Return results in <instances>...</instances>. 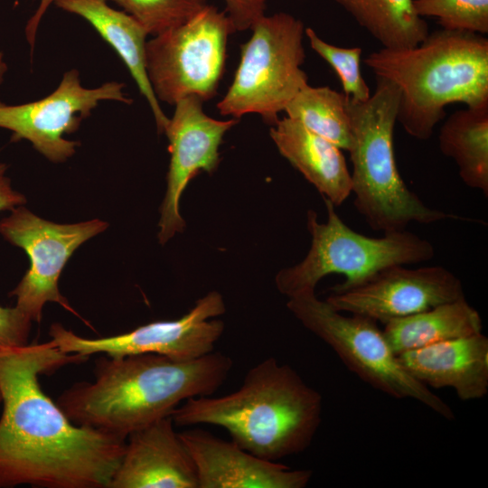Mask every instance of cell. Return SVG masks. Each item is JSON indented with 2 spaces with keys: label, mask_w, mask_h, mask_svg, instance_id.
Returning a JSON list of instances; mask_svg holds the SVG:
<instances>
[{
  "label": "cell",
  "mask_w": 488,
  "mask_h": 488,
  "mask_svg": "<svg viewBox=\"0 0 488 488\" xmlns=\"http://www.w3.org/2000/svg\"><path fill=\"white\" fill-rule=\"evenodd\" d=\"M114 2L134 17L147 34L174 28L202 10L206 0H105Z\"/></svg>",
  "instance_id": "cb8c5ba5"
},
{
  "label": "cell",
  "mask_w": 488,
  "mask_h": 488,
  "mask_svg": "<svg viewBox=\"0 0 488 488\" xmlns=\"http://www.w3.org/2000/svg\"><path fill=\"white\" fill-rule=\"evenodd\" d=\"M89 357L50 340L0 346V488H108L127 438L71 422L40 384Z\"/></svg>",
  "instance_id": "6da1fadb"
},
{
  "label": "cell",
  "mask_w": 488,
  "mask_h": 488,
  "mask_svg": "<svg viewBox=\"0 0 488 488\" xmlns=\"http://www.w3.org/2000/svg\"><path fill=\"white\" fill-rule=\"evenodd\" d=\"M364 63L399 88L397 122L419 140L431 137L446 106L488 103V39L483 34L440 29L414 47L373 52Z\"/></svg>",
  "instance_id": "277c9868"
},
{
  "label": "cell",
  "mask_w": 488,
  "mask_h": 488,
  "mask_svg": "<svg viewBox=\"0 0 488 488\" xmlns=\"http://www.w3.org/2000/svg\"><path fill=\"white\" fill-rule=\"evenodd\" d=\"M6 171L7 165L0 163V212L11 211L26 202L25 196L14 189Z\"/></svg>",
  "instance_id": "f1b7e54d"
},
{
  "label": "cell",
  "mask_w": 488,
  "mask_h": 488,
  "mask_svg": "<svg viewBox=\"0 0 488 488\" xmlns=\"http://www.w3.org/2000/svg\"><path fill=\"white\" fill-rule=\"evenodd\" d=\"M286 117L328 139L342 150L351 146L346 96L329 87L305 85L286 105Z\"/></svg>",
  "instance_id": "603a6c76"
},
{
  "label": "cell",
  "mask_w": 488,
  "mask_h": 488,
  "mask_svg": "<svg viewBox=\"0 0 488 488\" xmlns=\"http://www.w3.org/2000/svg\"><path fill=\"white\" fill-rule=\"evenodd\" d=\"M108 488H198L193 461L171 417L127 436Z\"/></svg>",
  "instance_id": "2e32d148"
},
{
  "label": "cell",
  "mask_w": 488,
  "mask_h": 488,
  "mask_svg": "<svg viewBox=\"0 0 488 488\" xmlns=\"http://www.w3.org/2000/svg\"><path fill=\"white\" fill-rule=\"evenodd\" d=\"M398 358L418 381L451 388L461 400L488 393V338L483 333L408 351Z\"/></svg>",
  "instance_id": "e0dca14e"
},
{
  "label": "cell",
  "mask_w": 488,
  "mask_h": 488,
  "mask_svg": "<svg viewBox=\"0 0 488 488\" xmlns=\"http://www.w3.org/2000/svg\"><path fill=\"white\" fill-rule=\"evenodd\" d=\"M0 220V235L10 244L24 250L30 267L9 296L15 307L32 322H41L46 303H57L80 315L61 294L60 276L73 252L88 239L105 231L107 221L93 219L78 223L46 221L23 205L9 211Z\"/></svg>",
  "instance_id": "30bf717a"
},
{
  "label": "cell",
  "mask_w": 488,
  "mask_h": 488,
  "mask_svg": "<svg viewBox=\"0 0 488 488\" xmlns=\"http://www.w3.org/2000/svg\"><path fill=\"white\" fill-rule=\"evenodd\" d=\"M482 330L479 312L464 297L389 321L384 324L382 332L393 352L399 355L482 333Z\"/></svg>",
  "instance_id": "ffe728a7"
},
{
  "label": "cell",
  "mask_w": 488,
  "mask_h": 488,
  "mask_svg": "<svg viewBox=\"0 0 488 488\" xmlns=\"http://www.w3.org/2000/svg\"><path fill=\"white\" fill-rule=\"evenodd\" d=\"M305 35L311 48L337 73L343 94L354 101L369 99L371 90L361 71V48H343L328 43L310 27L305 28Z\"/></svg>",
  "instance_id": "484cf974"
},
{
  "label": "cell",
  "mask_w": 488,
  "mask_h": 488,
  "mask_svg": "<svg viewBox=\"0 0 488 488\" xmlns=\"http://www.w3.org/2000/svg\"><path fill=\"white\" fill-rule=\"evenodd\" d=\"M56 0H40L39 6L33 15L30 18L25 27V34L27 41L32 49L34 47L35 37L39 24L42 21L43 14L46 13L48 8L52 3H55Z\"/></svg>",
  "instance_id": "f546056e"
},
{
  "label": "cell",
  "mask_w": 488,
  "mask_h": 488,
  "mask_svg": "<svg viewBox=\"0 0 488 488\" xmlns=\"http://www.w3.org/2000/svg\"><path fill=\"white\" fill-rule=\"evenodd\" d=\"M179 436L193 461L198 488H304L312 479L310 469L260 458L201 428Z\"/></svg>",
  "instance_id": "9a60e30c"
},
{
  "label": "cell",
  "mask_w": 488,
  "mask_h": 488,
  "mask_svg": "<svg viewBox=\"0 0 488 488\" xmlns=\"http://www.w3.org/2000/svg\"><path fill=\"white\" fill-rule=\"evenodd\" d=\"M420 17H434L442 29L488 33V0H413Z\"/></svg>",
  "instance_id": "d4e9b609"
},
{
  "label": "cell",
  "mask_w": 488,
  "mask_h": 488,
  "mask_svg": "<svg viewBox=\"0 0 488 488\" xmlns=\"http://www.w3.org/2000/svg\"><path fill=\"white\" fill-rule=\"evenodd\" d=\"M32 321L18 308L0 305V346L27 344Z\"/></svg>",
  "instance_id": "4316f807"
},
{
  "label": "cell",
  "mask_w": 488,
  "mask_h": 488,
  "mask_svg": "<svg viewBox=\"0 0 488 488\" xmlns=\"http://www.w3.org/2000/svg\"><path fill=\"white\" fill-rule=\"evenodd\" d=\"M202 103L195 96L178 100L164 132L169 141L170 164L158 222L157 239L162 245L184 230L181 196L197 173H212L217 168L223 136L237 123L236 118L218 120L209 117Z\"/></svg>",
  "instance_id": "5bb4252c"
},
{
  "label": "cell",
  "mask_w": 488,
  "mask_h": 488,
  "mask_svg": "<svg viewBox=\"0 0 488 488\" xmlns=\"http://www.w3.org/2000/svg\"><path fill=\"white\" fill-rule=\"evenodd\" d=\"M405 266L383 267L350 286H334L325 301L339 312L384 324L465 297L460 278L445 267Z\"/></svg>",
  "instance_id": "4fadbf2b"
},
{
  "label": "cell",
  "mask_w": 488,
  "mask_h": 488,
  "mask_svg": "<svg viewBox=\"0 0 488 488\" xmlns=\"http://www.w3.org/2000/svg\"><path fill=\"white\" fill-rule=\"evenodd\" d=\"M233 32L226 12L206 5L183 23L146 42V72L156 99L174 106L189 96L203 102L212 99Z\"/></svg>",
  "instance_id": "9c48e42d"
},
{
  "label": "cell",
  "mask_w": 488,
  "mask_h": 488,
  "mask_svg": "<svg viewBox=\"0 0 488 488\" xmlns=\"http://www.w3.org/2000/svg\"><path fill=\"white\" fill-rule=\"evenodd\" d=\"M322 413L320 392L290 365L269 357L250 368L235 391L190 398L171 418L178 427H221L241 448L277 461L311 446Z\"/></svg>",
  "instance_id": "3957f363"
},
{
  "label": "cell",
  "mask_w": 488,
  "mask_h": 488,
  "mask_svg": "<svg viewBox=\"0 0 488 488\" xmlns=\"http://www.w3.org/2000/svg\"><path fill=\"white\" fill-rule=\"evenodd\" d=\"M376 81L375 91L366 101L346 97L356 210L373 230L383 233L405 230L410 222L430 224L457 219L426 205L403 181L393 146L400 90L384 78L376 77Z\"/></svg>",
  "instance_id": "5b68a950"
},
{
  "label": "cell",
  "mask_w": 488,
  "mask_h": 488,
  "mask_svg": "<svg viewBox=\"0 0 488 488\" xmlns=\"http://www.w3.org/2000/svg\"><path fill=\"white\" fill-rule=\"evenodd\" d=\"M439 149L458 166L462 181L488 195V103L459 109L443 123Z\"/></svg>",
  "instance_id": "44dd1931"
},
{
  "label": "cell",
  "mask_w": 488,
  "mask_h": 488,
  "mask_svg": "<svg viewBox=\"0 0 488 488\" xmlns=\"http://www.w3.org/2000/svg\"><path fill=\"white\" fill-rule=\"evenodd\" d=\"M7 71V65L4 60V54L0 52V84L3 82Z\"/></svg>",
  "instance_id": "4dcf8cb0"
},
{
  "label": "cell",
  "mask_w": 488,
  "mask_h": 488,
  "mask_svg": "<svg viewBox=\"0 0 488 488\" xmlns=\"http://www.w3.org/2000/svg\"><path fill=\"white\" fill-rule=\"evenodd\" d=\"M382 48L407 49L429 33L424 18L415 12L413 0H334Z\"/></svg>",
  "instance_id": "7402d4cb"
},
{
  "label": "cell",
  "mask_w": 488,
  "mask_h": 488,
  "mask_svg": "<svg viewBox=\"0 0 488 488\" xmlns=\"http://www.w3.org/2000/svg\"><path fill=\"white\" fill-rule=\"evenodd\" d=\"M121 82L109 81L96 88L80 83L78 70H67L48 96L28 103L8 105L0 100V127L12 132L13 142L29 141L52 163L70 158L80 145L64 137L78 130L83 119L104 100L131 104Z\"/></svg>",
  "instance_id": "7c38bea8"
},
{
  "label": "cell",
  "mask_w": 488,
  "mask_h": 488,
  "mask_svg": "<svg viewBox=\"0 0 488 488\" xmlns=\"http://www.w3.org/2000/svg\"><path fill=\"white\" fill-rule=\"evenodd\" d=\"M2 401V397H1V393H0V402Z\"/></svg>",
  "instance_id": "1f68e13d"
},
{
  "label": "cell",
  "mask_w": 488,
  "mask_h": 488,
  "mask_svg": "<svg viewBox=\"0 0 488 488\" xmlns=\"http://www.w3.org/2000/svg\"><path fill=\"white\" fill-rule=\"evenodd\" d=\"M95 380L66 389L57 404L76 425L125 438L166 417L184 400L211 396L228 379L231 358L211 352L192 360L144 353L104 356Z\"/></svg>",
  "instance_id": "7a4b0ae2"
},
{
  "label": "cell",
  "mask_w": 488,
  "mask_h": 488,
  "mask_svg": "<svg viewBox=\"0 0 488 488\" xmlns=\"http://www.w3.org/2000/svg\"><path fill=\"white\" fill-rule=\"evenodd\" d=\"M269 135L281 155L334 206L351 195V172L335 144L287 117L278 119Z\"/></svg>",
  "instance_id": "ac0fdd59"
},
{
  "label": "cell",
  "mask_w": 488,
  "mask_h": 488,
  "mask_svg": "<svg viewBox=\"0 0 488 488\" xmlns=\"http://www.w3.org/2000/svg\"><path fill=\"white\" fill-rule=\"evenodd\" d=\"M250 29L232 83L217 108L232 118L254 113L275 124L279 112L308 83L301 69L305 28L293 15L277 13L263 15Z\"/></svg>",
  "instance_id": "ba28073f"
},
{
  "label": "cell",
  "mask_w": 488,
  "mask_h": 488,
  "mask_svg": "<svg viewBox=\"0 0 488 488\" xmlns=\"http://www.w3.org/2000/svg\"><path fill=\"white\" fill-rule=\"evenodd\" d=\"M286 307L365 383L394 399H415L447 420L455 418L450 406L403 367L377 322L358 314L344 315L314 291L289 297Z\"/></svg>",
  "instance_id": "52a82bcc"
},
{
  "label": "cell",
  "mask_w": 488,
  "mask_h": 488,
  "mask_svg": "<svg viewBox=\"0 0 488 488\" xmlns=\"http://www.w3.org/2000/svg\"><path fill=\"white\" fill-rule=\"evenodd\" d=\"M327 220L322 223L316 212L307 211L311 246L304 259L281 269L275 277L277 289L287 298L314 291L319 281L332 274L344 276L337 287L355 285L376 271L392 265H410L430 260L433 244L405 230L384 233L380 238L363 235L350 228L324 198Z\"/></svg>",
  "instance_id": "8992f818"
},
{
  "label": "cell",
  "mask_w": 488,
  "mask_h": 488,
  "mask_svg": "<svg viewBox=\"0 0 488 488\" xmlns=\"http://www.w3.org/2000/svg\"><path fill=\"white\" fill-rule=\"evenodd\" d=\"M226 14L230 19L235 31L250 29L265 15V0H225Z\"/></svg>",
  "instance_id": "83f0119b"
},
{
  "label": "cell",
  "mask_w": 488,
  "mask_h": 488,
  "mask_svg": "<svg viewBox=\"0 0 488 488\" xmlns=\"http://www.w3.org/2000/svg\"><path fill=\"white\" fill-rule=\"evenodd\" d=\"M59 8L89 22L116 51L145 98L158 133H164L169 118L160 107L146 72L145 44L148 35L130 14L110 7L105 0H56Z\"/></svg>",
  "instance_id": "d6986e66"
},
{
  "label": "cell",
  "mask_w": 488,
  "mask_h": 488,
  "mask_svg": "<svg viewBox=\"0 0 488 488\" xmlns=\"http://www.w3.org/2000/svg\"><path fill=\"white\" fill-rule=\"evenodd\" d=\"M225 310L221 294L211 291L175 320L153 322L98 339L81 337L55 323L51 325L49 335L61 351L86 357L96 353L110 357L155 353L175 360H192L214 351L225 328L223 321L217 317Z\"/></svg>",
  "instance_id": "8fae6325"
}]
</instances>
